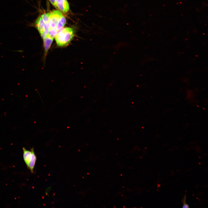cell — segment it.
I'll return each mask as SVG.
<instances>
[{
  "instance_id": "1",
  "label": "cell",
  "mask_w": 208,
  "mask_h": 208,
  "mask_svg": "<svg viewBox=\"0 0 208 208\" xmlns=\"http://www.w3.org/2000/svg\"><path fill=\"white\" fill-rule=\"evenodd\" d=\"M74 36V30L72 28L66 27L61 29L55 36V40L58 46L67 45Z\"/></svg>"
},
{
  "instance_id": "8",
  "label": "cell",
  "mask_w": 208,
  "mask_h": 208,
  "mask_svg": "<svg viewBox=\"0 0 208 208\" xmlns=\"http://www.w3.org/2000/svg\"><path fill=\"white\" fill-rule=\"evenodd\" d=\"M50 14L51 12L47 13L44 14L41 16V17L45 24L48 23Z\"/></svg>"
},
{
  "instance_id": "5",
  "label": "cell",
  "mask_w": 208,
  "mask_h": 208,
  "mask_svg": "<svg viewBox=\"0 0 208 208\" xmlns=\"http://www.w3.org/2000/svg\"><path fill=\"white\" fill-rule=\"evenodd\" d=\"M45 23L41 16L39 17L35 22V26L41 36L43 34Z\"/></svg>"
},
{
  "instance_id": "6",
  "label": "cell",
  "mask_w": 208,
  "mask_h": 208,
  "mask_svg": "<svg viewBox=\"0 0 208 208\" xmlns=\"http://www.w3.org/2000/svg\"><path fill=\"white\" fill-rule=\"evenodd\" d=\"M43 40L44 49V54L46 56L52 43L53 38H52L48 36L46 38H44Z\"/></svg>"
},
{
  "instance_id": "3",
  "label": "cell",
  "mask_w": 208,
  "mask_h": 208,
  "mask_svg": "<svg viewBox=\"0 0 208 208\" xmlns=\"http://www.w3.org/2000/svg\"><path fill=\"white\" fill-rule=\"evenodd\" d=\"M62 16V13L57 10L51 12L48 22L49 29H56L58 23Z\"/></svg>"
},
{
  "instance_id": "10",
  "label": "cell",
  "mask_w": 208,
  "mask_h": 208,
  "mask_svg": "<svg viewBox=\"0 0 208 208\" xmlns=\"http://www.w3.org/2000/svg\"><path fill=\"white\" fill-rule=\"evenodd\" d=\"M52 5L56 8L57 9L56 5L55 0H49Z\"/></svg>"
},
{
  "instance_id": "11",
  "label": "cell",
  "mask_w": 208,
  "mask_h": 208,
  "mask_svg": "<svg viewBox=\"0 0 208 208\" xmlns=\"http://www.w3.org/2000/svg\"><path fill=\"white\" fill-rule=\"evenodd\" d=\"M185 199H186V196H185L184 197V200L183 201H183H184V202H183V203H184V205H183V208H188V207H189L188 205L187 204H186V203H185Z\"/></svg>"
},
{
  "instance_id": "7",
  "label": "cell",
  "mask_w": 208,
  "mask_h": 208,
  "mask_svg": "<svg viewBox=\"0 0 208 208\" xmlns=\"http://www.w3.org/2000/svg\"><path fill=\"white\" fill-rule=\"evenodd\" d=\"M66 23V20L65 17L63 15L59 20L56 29L57 31L61 29L63 27Z\"/></svg>"
},
{
  "instance_id": "2",
  "label": "cell",
  "mask_w": 208,
  "mask_h": 208,
  "mask_svg": "<svg viewBox=\"0 0 208 208\" xmlns=\"http://www.w3.org/2000/svg\"><path fill=\"white\" fill-rule=\"evenodd\" d=\"M23 158L27 168L33 173L37 160V157L33 148L31 150H27L23 147Z\"/></svg>"
},
{
  "instance_id": "4",
  "label": "cell",
  "mask_w": 208,
  "mask_h": 208,
  "mask_svg": "<svg viewBox=\"0 0 208 208\" xmlns=\"http://www.w3.org/2000/svg\"><path fill=\"white\" fill-rule=\"evenodd\" d=\"M57 9L64 13L68 12L69 10V5L67 0H55Z\"/></svg>"
},
{
  "instance_id": "9",
  "label": "cell",
  "mask_w": 208,
  "mask_h": 208,
  "mask_svg": "<svg viewBox=\"0 0 208 208\" xmlns=\"http://www.w3.org/2000/svg\"><path fill=\"white\" fill-rule=\"evenodd\" d=\"M57 31L56 29H49L48 36L51 38H53L57 33Z\"/></svg>"
}]
</instances>
